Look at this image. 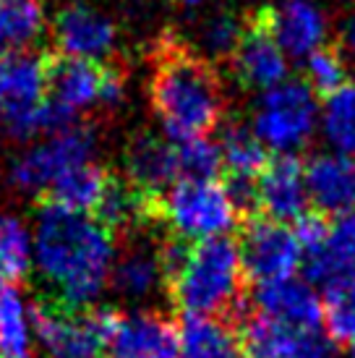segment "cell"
<instances>
[{
	"instance_id": "6da1fadb",
	"label": "cell",
	"mask_w": 355,
	"mask_h": 358,
	"mask_svg": "<svg viewBox=\"0 0 355 358\" xmlns=\"http://www.w3.org/2000/svg\"><path fill=\"white\" fill-rule=\"evenodd\" d=\"M34 257L52 299L87 308L108 285L115 238L92 215L40 201Z\"/></svg>"
},
{
	"instance_id": "7a4b0ae2",
	"label": "cell",
	"mask_w": 355,
	"mask_h": 358,
	"mask_svg": "<svg viewBox=\"0 0 355 358\" xmlns=\"http://www.w3.org/2000/svg\"><path fill=\"white\" fill-rule=\"evenodd\" d=\"M149 100L173 141L207 139L225 113L215 66L173 31L159 37L152 55Z\"/></svg>"
},
{
	"instance_id": "3957f363",
	"label": "cell",
	"mask_w": 355,
	"mask_h": 358,
	"mask_svg": "<svg viewBox=\"0 0 355 358\" xmlns=\"http://www.w3.org/2000/svg\"><path fill=\"white\" fill-rule=\"evenodd\" d=\"M243 264L233 238L219 236L191 243L186 264L168 282V293L180 314L188 317H230L243 322L248 306L243 301Z\"/></svg>"
},
{
	"instance_id": "277c9868",
	"label": "cell",
	"mask_w": 355,
	"mask_h": 358,
	"mask_svg": "<svg viewBox=\"0 0 355 358\" xmlns=\"http://www.w3.org/2000/svg\"><path fill=\"white\" fill-rule=\"evenodd\" d=\"M238 220L225 186L217 180H178L159 196V222L178 238L194 243L227 236Z\"/></svg>"
},
{
	"instance_id": "5b68a950",
	"label": "cell",
	"mask_w": 355,
	"mask_h": 358,
	"mask_svg": "<svg viewBox=\"0 0 355 358\" xmlns=\"http://www.w3.org/2000/svg\"><path fill=\"white\" fill-rule=\"evenodd\" d=\"M29 319L48 358H102L105 308H73L45 293L31 301Z\"/></svg>"
},
{
	"instance_id": "8992f818",
	"label": "cell",
	"mask_w": 355,
	"mask_h": 358,
	"mask_svg": "<svg viewBox=\"0 0 355 358\" xmlns=\"http://www.w3.org/2000/svg\"><path fill=\"white\" fill-rule=\"evenodd\" d=\"M94 144H97V131L89 123H76L55 134L48 144L24 152L10 168V183L19 191L42 196L66 170L92 162Z\"/></svg>"
},
{
	"instance_id": "52a82bcc",
	"label": "cell",
	"mask_w": 355,
	"mask_h": 358,
	"mask_svg": "<svg viewBox=\"0 0 355 358\" xmlns=\"http://www.w3.org/2000/svg\"><path fill=\"white\" fill-rule=\"evenodd\" d=\"M314 120L316 102L308 84L282 81L264 94V100L256 110L254 134L264 141L266 150L287 155L290 150L306 144V139L314 131Z\"/></svg>"
},
{
	"instance_id": "ba28073f",
	"label": "cell",
	"mask_w": 355,
	"mask_h": 358,
	"mask_svg": "<svg viewBox=\"0 0 355 358\" xmlns=\"http://www.w3.org/2000/svg\"><path fill=\"white\" fill-rule=\"evenodd\" d=\"M238 249H240L243 275L254 280V285L290 280L303 267V249L298 243L293 225L285 222L266 217L248 220Z\"/></svg>"
},
{
	"instance_id": "9c48e42d",
	"label": "cell",
	"mask_w": 355,
	"mask_h": 358,
	"mask_svg": "<svg viewBox=\"0 0 355 358\" xmlns=\"http://www.w3.org/2000/svg\"><path fill=\"white\" fill-rule=\"evenodd\" d=\"M0 92L6 126L16 139L40 134V108L48 100L45 55L6 52L0 55Z\"/></svg>"
},
{
	"instance_id": "30bf717a",
	"label": "cell",
	"mask_w": 355,
	"mask_h": 358,
	"mask_svg": "<svg viewBox=\"0 0 355 358\" xmlns=\"http://www.w3.org/2000/svg\"><path fill=\"white\" fill-rule=\"evenodd\" d=\"M102 358H180L178 324L157 311L105 308Z\"/></svg>"
},
{
	"instance_id": "8fae6325",
	"label": "cell",
	"mask_w": 355,
	"mask_h": 358,
	"mask_svg": "<svg viewBox=\"0 0 355 358\" xmlns=\"http://www.w3.org/2000/svg\"><path fill=\"white\" fill-rule=\"evenodd\" d=\"M277 8L261 6L240 27V40L236 45L233 60V73L246 90H275L282 84L287 73L285 52L277 42L275 29Z\"/></svg>"
},
{
	"instance_id": "7c38bea8",
	"label": "cell",
	"mask_w": 355,
	"mask_h": 358,
	"mask_svg": "<svg viewBox=\"0 0 355 358\" xmlns=\"http://www.w3.org/2000/svg\"><path fill=\"white\" fill-rule=\"evenodd\" d=\"M52 37L60 55L102 60L108 58L118 42V27L110 16L87 3H71L58 10L52 21Z\"/></svg>"
},
{
	"instance_id": "4fadbf2b",
	"label": "cell",
	"mask_w": 355,
	"mask_h": 358,
	"mask_svg": "<svg viewBox=\"0 0 355 358\" xmlns=\"http://www.w3.org/2000/svg\"><path fill=\"white\" fill-rule=\"evenodd\" d=\"M240 327V345L248 358H335L332 340L321 338L319 332L290 329L256 311H248Z\"/></svg>"
},
{
	"instance_id": "5bb4252c",
	"label": "cell",
	"mask_w": 355,
	"mask_h": 358,
	"mask_svg": "<svg viewBox=\"0 0 355 358\" xmlns=\"http://www.w3.org/2000/svg\"><path fill=\"white\" fill-rule=\"evenodd\" d=\"M256 314L298 332H319L324 324V301L308 280H280L254 290Z\"/></svg>"
},
{
	"instance_id": "9a60e30c",
	"label": "cell",
	"mask_w": 355,
	"mask_h": 358,
	"mask_svg": "<svg viewBox=\"0 0 355 358\" xmlns=\"http://www.w3.org/2000/svg\"><path fill=\"white\" fill-rule=\"evenodd\" d=\"M259 204L266 220L285 225L311 212L303 162L293 155H272L259 173Z\"/></svg>"
},
{
	"instance_id": "2e32d148",
	"label": "cell",
	"mask_w": 355,
	"mask_h": 358,
	"mask_svg": "<svg viewBox=\"0 0 355 358\" xmlns=\"http://www.w3.org/2000/svg\"><path fill=\"white\" fill-rule=\"evenodd\" d=\"M308 201L324 217H340L355 209V157L319 155L303 165Z\"/></svg>"
},
{
	"instance_id": "e0dca14e",
	"label": "cell",
	"mask_w": 355,
	"mask_h": 358,
	"mask_svg": "<svg viewBox=\"0 0 355 358\" xmlns=\"http://www.w3.org/2000/svg\"><path fill=\"white\" fill-rule=\"evenodd\" d=\"M48 71V97L66 105L68 110H84L102 102V87L108 66L99 60L68 58V55H45Z\"/></svg>"
},
{
	"instance_id": "ac0fdd59",
	"label": "cell",
	"mask_w": 355,
	"mask_h": 358,
	"mask_svg": "<svg viewBox=\"0 0 355 358\" xmlns=\"http://www.w3.org/2000/svg\"><path fill=\"white\" fill-rule=\"evenodd\" d=\"M126 178L144 194L159 199L173 183H178L175 147L152 134L133 136L126 150Z\"/></svg>"
},
{
	"instance_id": "d6986e66",
	"label": "cell",
	"mask_w": 355,
	"mask_h": 358,
	"mask_svg": "<svg viewBox=\"0 0 355 358\" xmlns=\"http://www.w3.org/2000/svg\"><path fill=\"white\" fill-rule=\"evenodd\" d=\"M108 285L118 296L131 301H141L152 296L157 288H165V275L159 264V246L133 243L123 251L110 269Z\"/></svg>"
},
{
	"instance_id": "ffe728a7",
	"label": "cell",
	"mask_w": 355,
	"mask_h": 358,
	"mask_svg": "<svg viewBox=\"0 0 355 358\" xmlns=\"http://www.w3.org/2000/svg\"><path fill=\"white\" fill-rule=\"evenodd\" d=\"M180 358H238L240 335L227 319L188 317L183 314L178 324Z\"/></svg>"
},
{
	"instance_id": "44dd1931",
	"label": "cell",
	"mask_w": 355,
	"mask_h": 358,
	"mask_svg": "<svg viewBox=\"0 0 355 358\" xmlns=\"http://www.w3.org/2000/svg\"><path fill=\"white\" fill-rule=\"evenodd\" d=\"M275 29L282 52L293 58H303L321 45L324 19L306 0H287L282 8H277Z\"/></svg>"
},
{
	"instance_id": "7402d4cb",
	"label": "cell",
	"mask_w": 355,
	"mask_h": 358,
	"mask_svg": "<svg viewBox=\"0 0 355 358\" xmlns=\"http://www.w3.org/2000/svg\"><path fill=\"white\" fill-rule=\"evenodd\" d=\"M110 170L99 168L94 162H84L76 168L66 170L52 186L40 196V201H50V204H58L63 209L71 212H84L89 215L94 204H97L99 194L108 183Z\"/></svg>"
},
{
	"instance_id": "603a6c76",
	"label": "cell",
	"mask_w": 355,
	"mask_h": 358,
	"mask_svg": "<svg viewBox=\"0 0 355 358\" xmlns=\"http://www.w3.org/2000/svg\"><path fill=\"white\" fill-rule=\"evenodd\" d=\"M45 29L42 0H0V52H24Z\"/></svg>"
},
{
	"instance_id": "cb8c5ba5",
	"label": "cell",
	"mask_w": 355,
	"mask_h": 358,
	"mask_svg": "<svg viewBox=\"0 0 355 358\" xmlns=\"http://www.w3.org/2000/svg\"><path fill=\"white\" fill-rule=\"evenodd\" d=\"M217 147L222 155V173L230 176H259L272 157L264 141L240 123H230L222 129Z\"/></svg>"
},
{
	"instance_id": "d4e9b609",
	"label": "cell",
	"mask_w": 355,
	"mask_h": 358,
	"mask_svg": "<svg viewBox=\"0 0 355 358\" xmlns=\"http://www.w3.org/2000/svg\"><path fill=\"white\" fill-rule=\"evenodd\" d=\"M29 319L16 288L0 290V358H27Z\"/></svg>"
},
{
	"instance_id": "484cf974",
	"label": "cell",
	"mask_w": 355,
	"mask_h": 358,
	"mask_svg": "<svg viewBox=\"0 0 355 358\" xmlns=\"http://www.w3.org/2000/svg\"><path fill=\"white\" fill-rule=\"evenodd\" d=\"M324 129L337 150L355 157V81L324 100Z\"/></svg>"
},
{
	"instance_id": "4316f807",
	"label": "cell",
	"mask_w": 355,
	"mask_h": 358,
	"mask_svg": "<svg viewBox=\"0 0 355 358\" xmlns=\"http://www.w3.org/2000/svg\"><path fill=\"white\" fill-rule=\"evenodd\" d=\"M321 301H324V327L329 340L350 345L355 340V275L329 285Z\"/></svg>"
},
{
	"instance_id": "83f0119b",
	"label": "cell",
	"mask_w": 355,
	"mask_h": 358,
	"mask_svg": "<svg viewBox=\"0 0 355 358\" xmlns=\"http://www.w3.org/2000/svg\"><path fill=\"white\" fill-rule=\"evenodd\" d=\"M31 243L24 222L13 215H0V269L6 280L24 282L29 278Z\"/></svg>"
},
{
	"instance_id": "f1b7e54d",
	"label": "cell",
	"mask_w": 355,
	"mask_h": 358,
	"mask_svg": "<svg viewBox=\"0 0 355 358\" xmlns=\"http://www.w3.org/2000/svg\"><path fill=\"white\" fill-rule=\"evenodd\" d=\"M178 180H217L222 173V155L219 147L209 139L175 141Z\"/></svg>"
},
{
	"instance_id": "f546056e",
	"label": "cell",
	"mask_w": 355,
	"mask_h": 358,
	"mask_svg": "<svg viewBox=\"0 0 355 358\" xmlns=\"http://www.w3.org/2000/svg\"><path fill=\"white\" fill-rule=\"evenodd\" d=\"M347 84L345 60L335 48H316L308 55V90L316 97L326 100L329 94L342 90Z\"/></svg>"
},
{
	"instance_id": "4dcf8cb0",
	"label": "cell",
	"mask_w": 355,
	"mask_h": 358,
	"mask_svg": "<svg viewBox=\"0 0 355 358\" xmlns=\"http://www.w3.org/2000/svg\"><path fill=\"white\" fill-rule=\"evenodd\" d=\"M240 27L233 13H217L215 19H209L204 27V48L212 58H230L236 52V45L240 40Z\"/></svg>"
},
{
	"instance_id": "1f68e13d",
	"label": "cell",
	"mask_w": 355,
	"mask_h": 358,
	"mask_svg": "<svg viewBox=\"0 0 355 358\" xmlns=\"http://www.w3.org/2000/svg\"><path fill=\"white\" fill-rule=\"evenodd\" d=\"M329 230H332V238H335L337 246L355 262V209L347 212V215L335 217V222H332Z\"/></svg>"
},
{
	"instance_id": "d6a6232c",
	"label": "cell",
	"mask_w": 355,
	"mask_h": 358,
	"mask_svg": "<svg viewBox=\"0 0 355 358\" xmlns=\"http://www.w3.org/2000/svg\"><path fill=\"white\" fill-rule=\"evenodd\" d=\"M342 42H345V48L355 55V21H350L345 29V37H342Z\"/></svg>"
},
{
	"instance_id": "836d02e7",
	"label": "cell",
	"mask_w": 355,
	"mask_h": 358,
	"mask_svg": "<svg viewBox=\"0 0 355 358\" xmlns=\"http://www.w3.org/2000/svg\"><path fill=\"white\" fill-rule=\"evenodd\" d=\"M347 358H355V340L350 343V350H347Z\"/></svg>"
},
{
	"instance_id": "e575fe53",
	"label": "cell",
	"mask_w": 355,
	"mask_h": 358,
	"mask_svg": "<svg viewBox=\"0 0 355 358\" xmlns=\"http://www.w3.org/2000/svg\"><path fill=\"white\" fill-rule=\"evenodd\" d=\"M3 282H6V275H3V269H0V290H3Z\"/></svg>"
},
{
	"instance_id": "d590c367",
	"label": "cell",
	"mask_w": 355,
	"mask_h": 358,
	"mask_svg": "<svg viewBox=\"0 0 355 358\" xmlns=\"http://www.w3.org/2000/svg\"><path fill=\"white\" fill-rule=\"evenodd\" d=\"M183 3H186V6H196L198 0H183Z\"/></svg>"
},
{
	"instance_id": "8d00e7d4",
	"label": "cell",
	"mask_w": 355,
	"mask_h": 358,
	"mask_svg": "<svg viewBox=\"0 0 355 358\" xmlns=\"http://www.w3.org/2000/svg\"><path fill=\"white\" fill-rule=\"evenodd\" d=\"M0 110H3V92H0Z\"/></svg>"
}]
</instances>
